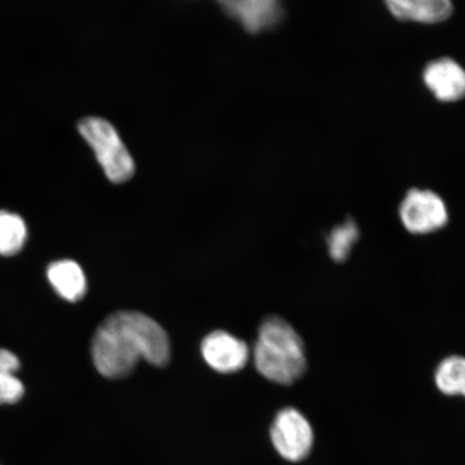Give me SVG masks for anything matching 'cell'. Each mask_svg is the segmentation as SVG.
<instances>
[{
    "instance_id": "1",
    "label": "cell",
    "mask_w": 465,
    "mask_h": 465,
    "mask_svg": "<svg viewBox=\"0 0 465 465\" xmlns=\"http://www.w3.org/2000/svg\"><path fill=\"white\" fill-rule=\"evenodd\" d=\"M92 358L110 380L129 376L139 360L163 368L171 360V342L164 328L143 312H114L98 327L92 341Z\"/></svg>"
},
{
    "instance_id": "2",
    "label": "cell",
    "mask_w": 465,
    "mask_h": 465,
    "mask_svg": "<svg viewBox=\"0 0 465 465\" xmlns=\"http://www.w3.org/2000/svg\"><path fill=\"white\" fill-rule=\"evenodd\" d=\"M253 358L259 373L282 386L293 385L307 371L303 340L287 320L275 315L261 323Z\"/></svg>"
},
{
    "instance_id": "3",
    "label": "cell",
    "mask_w": 465,
    "mask_h": 465,
    "mask_svg": "<svg viewBox=\"0 0 465 465\" xmlns=\"http://www.w3.org/2000/svg\"><path fill=\"white\" fill-rule=\"evenodd\" d=\"M78 130L94 151L104 174L113 183H124L135 173V161L118 131L106 119L87 116L79 121Z\"/></svg>"
},
{
    "instance_id": "4",
    "label": "cell",
    "mask_w": 465,
    "mask_h": 465,
    "mask_svg": "<svg viewBox=\"0 0 465 465\" xmlns=\"http://www.w3.org/2000/svg\"><path fill=\"white\" fill-rule=\"evenodd\" d=\"M270 434L275 450L286 460L300 462L310 456L313 445L312 424L293 407L277 412Z\"/></svg>"
},
{
    "instance_id": "5",
    "label": "cell",
    "mask_w": 465,
    "mask_h": 465,
    "mask_svg": "<svg viewBox=\"0 0 465 465\" xmlns=\"http://www.w3.org/2000/svg\"><path fill=\"white\" fill-rule=\"evenodd\" d=\"M399 214L405 230L415 235L443 229L450 219L444 201L434 192L420 189L407 192Z\"/></svg>"
},
{
    "instance_id": "6",
    "label": "cell",
    "mask_w": 465,
    "mask_h": 465,
    "mask_svg": "<svg viewBox=\"0 0 465 465\" xmlns=\"http://www.w3.org/2000/svg\"><path fill=\"white\" fill-rule=\"evenodd\" d=\"M202 354L209 366L219 373H235L245 368L249 348L245 341L224 331H214L202 342Z\"/></svg>"
},
{
    "instance_id": "7",
    "label": "cell",
    "mask_w": 465,
    "mask_h": 465,
    "mask_svg": "<svg viewBox=\"0 0 465 465\" xmlns=\"http://www.w3.org/2000/svg\"><path fill=\"white\" fill-rule=\"evenodd\" d=\"M219 4L226 15L252 34L275 27L283 17L282 5L276 0H230Z\"/></svg>"
},
{
    "instance_id": "8",
    "label": "cell",
    "mask_w": 465,
    "mask_h": 465,
    "mask_svg": "<svg viewBox=\"0 0 465 465\" xmlns=\"http://www.w3.org/2000/svg\"><path fill=\"white\" fill-rule=\"evenodd\" d=\"M424 84L443 103H453L465 97V71L450 57L430 62L423 71Z\"/></svg>"
},
{
    "instance_id": "9",
    "label": "cell",
    "mask_w": 465,
    "mask_h": 465,
    "mask_svg": "<svg viewBox=\"0 0 465 465\" xmlns=\"http://www.w3.org/2000/svg\"><path fill=\"white\" fill-rule=\"evenodd\" d=\"M389 11L398 20L435 25L450 19L453 7L449 0H391Z\"/></svg>"
},
{
    "instance_id": "10",
    "label": "cell",
    "mask_w": 465,
    "mask_h": 465,
    "mask_svg": "<svg viewBox=\"0 0 465 465\" xmlns=\"http://www.w3.org/2000/svg\"><path fill=\"white\" fill-rule=\"evenodd\" d=\"M52 287L69 302H77L86 293L87 282L84 272L73 260L54 262L46 272Z\"/></svg>"
},
{
    "instance_id": "11",
    "label": "cell",
    "mask_w": 465,
    "mask_h": 465,
    "mask_svg": "<svg viewBox=\"0 0 465 465\" xmlns=\"http://www.w3.org/2000/svg\"><path fill=\"white\" fill-rule=\"evenodd\" d=\"M433 378L435 387L441 394L465 399V357L451 354L440 360Z\"/></svg>"
},
{
    "instance_id": "12",
    "label": "cell",
    "mask_w": 465,
    "mask_h": 465,
    "mask_svg": "<svg viewBox=\"0 0 465 465\" xmlns=\"http://www.w3.org/2000/svg\"><path fill=\"white\" fill-rule=\"evenodd\" d=\"M26 238L25 221L20 214L0 211V254L13 255L19 252Z\"/></svg>"
},
{
    "instance_id": "13",
    "label": "cell",
    "mask_w": 465,
    "mask_h": 465,
    "mask_svg": "<svg viewBox=\"0 0 465 465\" xmlns=\"http://www.w3.org/2000/svg\"><path fill=\"white\" fill-rule=\"evenodd\" d=\"M360 238V230L353 220L335 226L327 236L328 253L335 263H345Z\"/></svg>"
},
{
    "instance_id": "14",
    "label": "cell",
    "mask_w": 465,
    "mask_h": 465,
    "mask_svg": "<svg viewBox=\"0 0 465 465\" xmlns=\"http://www.w3.org/2000/svg\"><path fill=\"white\" fill-rule=\"evenodd\" d=\"M25 395V386L15 375L0 371V404H15Z\"/></svg>"
},
{
    "instance_id": "15",
    "label": "cell",
    "mask_w": 465,
    "mask_h": 465,
    "mask_svg": "<svg viewBox=\"0 0 465 465\" xmlns=\"http://www.w3.org/2000/svg\"><path fill=\"white\" fill-rule=\"evenodd\" d=\"M20 369V360L14 352L7 349H0V371L5 374L15 375Z\"/></svg>"
}]
</instances>
